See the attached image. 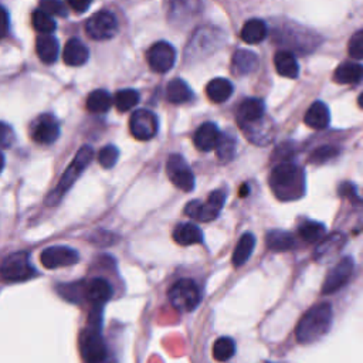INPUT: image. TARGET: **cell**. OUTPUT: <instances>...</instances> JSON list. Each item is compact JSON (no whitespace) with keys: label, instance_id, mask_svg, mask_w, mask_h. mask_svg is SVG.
I'll return each mask as SVG.
<instances>
[{"label":"cell","instance_id":"obj_11","mask_svg":"<svg viewBox=\"0 0 363 363\" xmlns=\"http://www.w3.org/2000/svg\"><path fill=\"white\" fill-rule=\"evenodd\" d=\"M353 270H355L353 259L344 257L328 272L323 285V294L329 295L339 291L340 288H344L349 283Z\"/></svg>","mask_w":363,"mask_h":363},{"label":"cell","instance_id":"obj_46","mask_svg":"<svg viewBox=\"0 0 363 363\" xmlns=\"http://www.w3.org/2000/svg\"><path fill=\"white\" fill-rule=\"evenodd\" d=\"M358 102H359V106H360V108H363V93L359 95V98H358Z\"/></svg>","mask_w":363,"mask_h":363},{"label":"cell","instance_id":"obj_33","mask_svg":"<svg viewBox=\"0 0 363 363\" xmlns=\"http://www.w3.org/2000/svg\"><path fill=\"white\" fill-rule=\"evenodd\" d=\"M237 141L231 134H222L219 143L216 146V155L222 163L231 162L236 156Z\"/></svg>","mask_w":363,"mask_h":363},{"label":"cell","instance_id":"obj_38","mask_svg":"<svg viewBox=\"0 0 363 363\" xmlns=\"http://www.w3.org/2000/svg\"><path fill=\"white\" fill-rule=\"evenodd\" d=\"M118 158H119V151L114 145L104 146L98 154V162L105 169H111L113 166H115Z\"/></svg>","mask_w":363,"mask_h":363},{"label":"cell","instance_id":"obj_25","mask_svg":"<svg viewBox=\"0 0 363 363\" xmlns=\"http://www.w3.org/2000/svg\"><path fill=\"white\" fill-rule=\"evenodd\" d=\"M233 91H234V89H233L231 81H229L227 78H223V77L213 78L206 85L207 98L215 104H222V102L227 101L231 97Z\"/></svg>","mask_w":363,"mask_h":363},{"label":"cell","instance_id":"obj_17","mask_svg":"<svg viewBox=\"0 0 363 363\" xmlns=\"http://www.w3.org/2000/svg\"><path fill=\"white\" fill-rule=\"evenodd\" d=\"M266 105L260 98H246L237 111V121L240 126L251 125L264 119Z\"/></svg>","mask_w":363,"mask_h":363},{"label":"cell","instance_id":"obj_42","mask_svg":"<svg viewBox=\"0 0 363 363\" xmlns=\"http://www.w3.org/2000/svg\"><path fill=\"white\" fill-rule=\"evenodd\" d=\"M14 142V135L13 131L8 126V124H2V146L9 148Z\"/></svg>","mask_w":363,"mask_h":363},{"label":"cell","instance_id":"obj_4","mask_svg":"<svg viewBox=\"0 0 363 363\" xmlns=\"http://www.w3.org/2000/svg\"><path fill=\"white\" fill-rule=\"evenodd\" d=\"M226 202V194L223 190H215L211 191L210 196L206 199V202L202 200H191L185 207V215L195 219L198 222H211L215 220L224 206Z\"/></svg>","mask_w":363,"mask_h":363},{"label":"cell","instance_id":"obj_28","mask_svg":"<svg viewBox=\"0 0 363 363\" xmlns=\"http://www.w3.org/2000/svg\"><path fill=\"white\" fill-rule=\"evenodd\" d=\"M266 244L268 250L275 253H284L291 250L295 246V240L292 234L284 230H271L267 233Z\"/></svg>","mask_w":363,"mask_h":363},{"label":"cell","instance_id":"obj_24","mask_svg":"<svg viewBox=\"0 0 363 363\" xmlns=\"http://www.w3.org/2000/svg\"><path fill=\"white\" fill-rule=\"evenodd\" d=\"M203 233L194 223H180L174 230V240L180 246H194L203 243Z\"/></svg>","mask_w":363,"mask_h":363},{"label":"cell","instance_id":"obj_31","mask_svg":"<svg viewBox=\"0 0 363 363\" xmlns=\"http://www.w3.org/2000/svg\"><path fill=\"white\" fill-rule=\"evenodd\" d=\"M114 104V98L105 90H95L87 98V110L93 114H102L108 111Z\"/></svg>","mask_w":363,"mask_h":363},{"label":"cell","instance_id":"obj_27","mask_svg":"<svg viewBox=\"0 0 363 363\" xmlns=\"http://www.w3.org/2000/svg\"><path fill=\"white\" fill-rule=\"evenodd\" d=\"M267 25L261 19H251L244 23L240 37L247 45H259L267 37Z\"/></svg>","mask_w":363,"mask_h":363},{"label":"cell","instance_id":"obj_13","mask_svg":"<svg viewBox=\"0 0 363 363\" xmlns=\"http://www.w3.org/2000/svg\"><path fill=\"white\" fill-rule=\"evenodd\" d=\"M80 255L74 248L66 246H53L43 250L40 254V261L49 270L69 267L78 263Z\"/></svg>","mask_w":363,"mask_h":363},{"label":"cell","instance_id":"obj_44","mask_svg":"<svg viewBox=\"0 0 363 363\" xmlns=\"http://www.w3.org/2000/svg\"><path fill=\"white\" fill-rule=\"evenodd\" d=\"M2 14H3V34L8 32V27H9V19H8V13H6V9L2 8Z\"/></svg>","mask_w":363,"mask_h":363},{"label":"cell","instance_id":"obj_3","mask_svg":"<svg viewBox=\"0 0 363 363\" xmlns=\"http://www.w3.org/2000/svg\"><path fill=\"white\" fill-rule=\"evenodd\" d=\"M94 156V151L93 148L85 145L82 146L80 151L77 152V155L74 156L73 162L70 163V166L66 169V172L62 174L58 185L56 186V189L51 190V194L47 196L46 199V204L49 206H56L61 202V199L64 198V195L67 194V191L71 189V186L75 183V180L81 176V174L85 170Z\"/></svg>","mask_w":363,"mask_h":363},{"label":"cell","instance_id":"obj_45","mask_svg":"<svg viewBox=\"0 0 363 363\" xmlns=\"http://www.w3.org/2000/svg\"><path fill=\"white\" fill-rule=\"evenodd\" d=\"M248 191H250V189H248V186H246V185H243V186H242V189H240V196H242V198H244V196H247V194H248Z\"/></svg>","mask_w":363,"mask_h":363},{"label":"cell","instance_id":"obj_5","mask_svg":"<svg viewBox=\"0 0 363 363\" xmlns=\"http://www.w3.org/2000/svg\"><path fill=\"white\" fill-rule=\"evenodd\" d=\"M169 300L172 307L180 312H190L198 308L202 294L194 280L182 279L169 290Z\"/></svg>","mask_w":363,"mask_h":363},{"label":"cell","instance_id":"obj_26","mask_svg":"<svg viewBox=\"0 0 363 363\" xmlns=\"http://www.w3.org/2000/svg\"><path fill=\"white\" fill-rule=\"evenodd\" d=\"M363 80V66L358 62L345 61L333 73V81L338 84H358Z\"/></svg>","mask_w":363,"mask_h":363},{"label":"cell","instance_id":"obj_18","mask_svg":"<svg viewBox=\"0 0 363 363\" xmlns=\"http://www.w3.org/2000/svg\"><path fill=\"white\" fill-rule=\"evenodd\" d=\"M222 134L219 132V128L215 122H204L202 124L194 137L195 146L202 152H210L216 149Z\"/></svg>","mask_w":363,"mask_h":363},{"label":"cell","instance_id":"obj_21","mask_svg":"<svg viewBox=\"0 0 363 363\" xmlns=\"http://www.w3.org/2000/svg\"><path fill=\"white\" fill-rule=\"evenodd\" d=\"M90 51L89 49L84 46V43H81L78 38H71L67 41L66 47L62 51V58L64 62L70 67H80L82 64L89 61Z\"/></svg>","mask_w":363,"mask_h":363},{"label":"cell","instance_id":"obj_19","mask_svg":"<svg viewBox=\"0 0 363 363\" xmlns=\"http://www.w3.org/2000/svg\"><path fill=\"white\" fill-rule=\"evenodd\" d=\"M304 122L312 130H325L331 122V113L327 104L323 101H315L305 113Z\"/></svg>","mask_w":363,"mask_h":363},{"label":"cell","instance_id":"obj_2","mask_svg":"<svg viewBox=\"0 0 363 363\" xmlns=\"http://www.w3.org/2000/svg\"><path fill=\"white\" fill-rule=\"evenodd\" d=\"M333 321V311L331 304L323 303L308 309L304 316L300 319L296 328L295 336L296 340L303 345H309L325 336Z\"/></svg>","mask_w":363,"mask_h":363},{"label":"cell","instance_id":"obj_32","mask_svg":"<svg viewBox=\"0 0 363 363\" xmlns=\"http://www.w3.org/2000/svg\"><path fill=\"white\" fill-rule=\"evenodd\" d=\"M325 231H327L325 224L315 220H305L304 223H301L300 229H298L301 239L305 240L307 243H316V242L321 243L324 240Z\"/></svg>","mask_w":363,"mask_h":363},{"label":"cell","instance_id":"obj_20","mask_svg":"<svg viewBox=\"0 0 363 363\" xmlns=\"http://www.w3.org/2000/svg\"><path fill=\"white\" fill-rule=\"evenodd\" d=\"M231 67H233V73L236 75H248L259 67L257 54L250 50L240 49L233 54Z\"/></svg>","mask_w":363,"mask_h":363},{"label":"cell","instance_id":"obj_41","mask_svg":"<svg viewBox=\"0 0 363 363\" xmlns=\"http://www.w3.org/2000/svg\"><path fill=\"white\" fill-rule=\"evenodd\" d=\"M338 194L340 198H344V199H349V200H359L358 198V194H356V187L353 183L351 182H344L342 185H340L338 187Z\"/></svg>","mask_w":363,"mask_h":363},{"label":"cell","instance_id":"obj_43","mask_svg":"<svg viewBox=\"0 0 363 363\" xmlns=\"http://www.w3.org/2000/svg\"><path fill=\"white\" fill-rule=\"evenodd\" d=\"M69 6L77 13H84L91 6V2H89V0H70Z\"/></svg>","mask_w":363,"mask_h":363},{"label":"cell","instance_id":"obj_10","mask_svg":"<svg viewBox=\"0 0 363 363\" xmlns=\"http://www.w3.org/2000/svg\"><path fill=\"white\" fill-rule=\"evenodd\" d=\"M146 60L155 73L165 74L175 66L176 50L167 41H158L148 50Z\"/></svg>","mask_w":363,"mask_h":363},{"label":"cell","instance_id":"obj_14","mask_svg":"<svg viewBox=\"0 0 363 363\" xmlns=\"http://www.w3.org/2000/svg\"><path fill=\"white\" fill-rule=\"evenodd\" d=\"M32 139L38 145H51L60 137V125L51 114H43L32 124Z\"/></svg>","mask_w":363,"mask_h":363},{"label":"cell","instance_id":"obj_34","mask_svg":"<svg viewBox=\"0 0 363 363\" xmlns=\"http://www.w3.org/2000/svg\"><path fill=\"white\" fill-rule=\"evenodd\" d=\"M139 102V93L132 89H126V90H119L115 97H114V104L115 108L119 113H126L131 111L134 106Z\"/></svg>","mask_w":363,"mask_h":363},{"label":"cell","instance_id":"obj_22","mask_svg":"<svg viewBox=\"0 0 363 363\" xmlns=\"http://www.w3.org/2000/svg\"><path fill=\"white\" fill-rule=\"evenodd\" d=\"M58 40L53 34H38L36 38V53L45 64H53L58 57Z\"/></svg>","mask_w":363,"mask_h":363},{"label":"cell","instance_id":"obj_35","mask_svg":"<svg viewBox=\"0 0 363 363\" xmlns=\"http://www.w3.org/2000/svg\"><path fill=\"white\" fill-rule=\"evenodd\" d=\"M236 353V342L231 338H219L213 345V356L219 362H227Z\"/></svg>","mask_w":363,"mask_h":363},{"label":"cell","instance_id":"obj_40","mask_svg":"<svg viewBox=\"0 0 363 363\" xmlns=\"http://www.w3.org/2000/svg\"><path fill=\"white\" fill-rule=\"evenodd\" d=\"M40 9L43 12H46L47 14H54L60 17H66L67 16V8L64 3L57 2V0H46V2L40 3Z\"/></svg>","mask_w":363,"mask_h":363},{"label":"cell","instance_id":"obj_37","mask_svg":"<svg viewBox=\"0 0 363 363\" xmlns=\"http://www.w3.org/2000/svg\"><path fill=\"white\" fill-rule=\"evenodd\" d=\"M339 155V149L336 146H319L311 154L309 162L315 165H323Z\"/></svg>","mask_w":363,"mask_h":363},{"label":"cell","instance_id":"obj_29","mask_svg":"<svg viewBox=\"0 0 363 363\" xmlns=\"http://www.w3.org/2000/svg\"><path fill=\"white\" fill-rule=\"evenodd\" d=\"M194 98L190 87L186 81L180 78H175L167 84L166 87V99L172 104H185Z\"/></svg>","mask_w":363,"mask_h":363},{"label":"cell","instance_id":"obj_7","mask_svg":"<svg viewBox=\"0 0 363 363\" xmlns=\"http://www.w3.org/2000/svg\"><path fill=\"white\" fill-rule=\"evenodd\" d=\"M80 349L84 360L87 363H105L108 351L99 332V324L87 328L80 338Z\"/></svg>","mask_w":363,"mask_h":363},{"label":"cell","instance_id":"obj_16","mask_svg":"<svg viewBox=\"0 0 363 363\" xmlns=\"http://www.w3.org/2000/svg\"><path fill=\"white\" fill-rule=\"evenodd\" d=\"M111 296L113 287L104 279H93L84 284V298L95 307H102Z\"/></svg>","mask_w":363,"mask_h":363},{"label":"cell","instance_id":"obj_39","mask_svg":"<svg viewBox=\"0 0 363 363\" xmlns=\"http://www.w3.org/2000/svg\"><path fill=\"white\" fill-rule=\"evenodd\" d=\"M349 56L356 60H363V30L356 32L351 40L348 46Z\"/></svg>","mask_w":363,"mask_h":363},{"label":"cell","instance_id":"obj_36","mask_svg":"<svg viewBox=\"0 0 363 363\" xmlns=\"http://www.w3.org/2000/svg\"><path fill=\"white\" fill-rule=\"evenodd\" d=\"M32 23H33V27L40 34H51L57 27L54 19L50 14H47L46 12H43L41 9H37L33 12Z\"/></svg>","mask_w":363,"mask_h":363},{"label":"cell","instance_id":"obj_12","mask_svg":"<svg viewBox=\"0 0 363 363\" xmlns=\"http://www.w3.org/2000/svg\"><path fill=\"white\" fill-rule=\"evenodd\" d=\"M158 118L148 110H137L130 119V131L138 141L152 139L158 132Z\"/></svg>","mask_w":363,"mask_h":363},{"label":"cell","instance_id":"obj_9","mask_svg":"<svg viewBox=\"0 0 363 363\" xmlns=\"http://www.w3.org/2000/svg\"><path fill=\"white\" fill-rule=\"evenodd\" d=\"M166 174L178 189L183 191H191L195 189V175L182 155L174 154L167 158Z\"/></svg>","mask_w":363,"mask_h":363},{"label":"cell","instance_id":"obj_23","mask_svg":"<svg viewBox=\"0 0 363 363\" xmlns=\"http://www.w3.org/2000/svg\"><path fill=\"white\" fill-rule=\"evenodd\" d=\"M274 64L277 73L283 77L294 80L300 75V66H298V61L291 51L287 50L277 51L274 56Z\"/></svg>","mask_w":363,"mask_h":363},{"label":"cell","instance_id":"obj_1","mask_svg":"<svg viewBox=\"0 0 363 363\" xmlns=\"http://www.w3.org/2000/svg\"><path fill=\"white\" fill-rule=\"evenodd\" d=\"M270 187L277 199L292 202L305 195V174L292 162H280L270 175Z\"/></svg>","mask_w":363,"mask_h":363},{"label":"cell","instance_id":"obj_15","mask_svg":"<svg viewBox=\"0 0 363 363\" xmlns=\"http://www.w3.org/2000/svg\"><path fill=\"white\" fill-rule=\"evenodd\" d=\"M347 243L345 234L342 233H332L331 236L324 239L315 248L314 259L318 263H328L331 261L335 255L344 248Z\"/></svg>","mask_w":363,"mask_h":363},{"label":"cell","instance_id":"obj_8","mask_svg":"<svg viewBox=\"0 0 363 363\" xmlns=\"http://www.w3.org/2000/svg\"><path fill=\"white\" fill-rule=\"evenodd\" d=\"M85 32L93 40H110L118 33L117 17L108 10H99L87 20Z\"/></svg>","mask_w":363,"mask_h":363},{"label":"cell","instance_id":"obj_6","mask_svg":"<svg viewBox=\"0 0 363 363\" xmlns=\"http://www.w3.org/2000/svg\"><path fill=\"white\" fill-rule=\"evenodd\" d=\"M2 279L9 283L27 281L36 275V268L30 264L29 254L25 251L13 253L2 263Z\"/></svg>","mask_w":363,"mask_h":363},{"label":"cell","instance_id":"obj_30","mask_svg":"<svg viewBox=\"0 0 363 363\" xmlns=\"http://www.w3.org/2000/svg\"><path fill=\"white\" fill-rule=\"evenodd\" d=\"M255 247V237L251 233H244L240 237L236 248L233 253V264L236 267H240L247 263L250 255L253 254V250Z\"/></svg>","mask_w":363,"mask_h":363}]
</instances>
